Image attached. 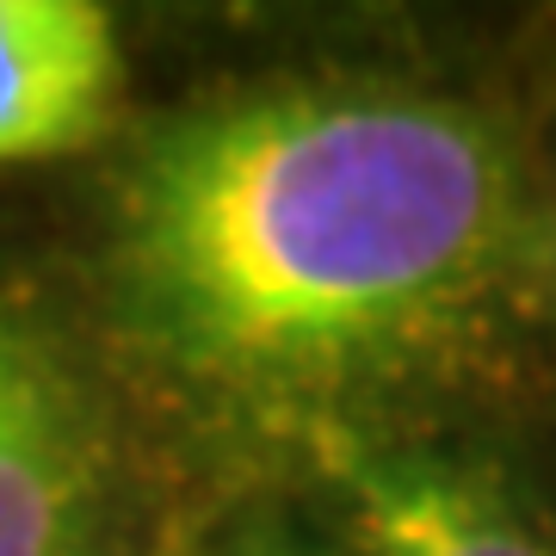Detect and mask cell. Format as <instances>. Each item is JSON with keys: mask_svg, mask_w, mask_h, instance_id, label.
I'll return each instance as SVG.
<instances>
[{"mask_svg": "<svg viewBox=\"0 0 556 556\" xmlns=\"http://www.w3.org/2000/svg\"><path fill=\"white\" fill-rule=\"evenodd\" d=\"M526 199L489 112L408 87H248L130 149L124 321L186 378L328 402L452 353L514 273Z\"/></svg>", "mask_w": 556, "mask_h": 556, "instance_id": "6da1fadb", "label": "cell"}, {"mask_svg": "<svg viewBox=\"0 0 556 556\" xmlns=\"http://www.w3.org/2000/svg\"><path fill=\"white\" fill-rule=\"evenodd\" d=\"M309 457L358 556H556L532 501L482 457L371 439L334 420L309 433Z\"/></svg>", "mask_w": 556, "mask_h": 556, "instance_id": "7a4b0ae2", "label": "cell"}, {"mask_svg": "<svg viewBox=\"0 0 556 556\" xmlns=\"http://www.w3.org/2000/svg\"><path fill=\"white\" fill-rule=\"evenodd\" d=\"M87 427L56 353L0 303V556H75Z\"/></svg>", "mask_w": 556, "mask_h": 556, "instance_id": "3957f363", "label": "cell"}, {"mask_svg": "<svg viewBox=\"0 0 556 556\" xmlns=\"http://www.w3.org/2000/svg\"><path fill=\"white\" fill-rule=\"evenodd\" d=\"M124 93V56L105 7L0 0V161L87 149Z\"/></svg>", "mask_w": 556, "mask_h": 556, "instance_id": "277c9868", "label": "cell"}, {"mask_svg": "<svg viewBox=\"0 0 556 556\" xmlns=\"http://www.w3.org/2000/svg\"><path fill=\"white\" fill-rule=\"evenodd\" d=\"M236 556H285V551H266V544H248V551H236Z\"/></svg>", "mask_w": 556, "mask_h": 556, "instance_id": "5b68a950", "label": "cell"}]
</instances>
